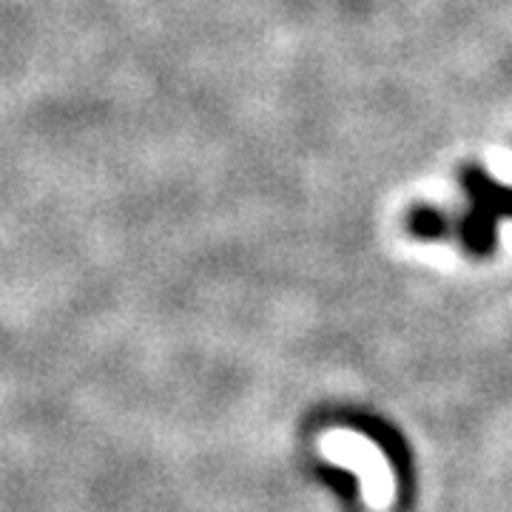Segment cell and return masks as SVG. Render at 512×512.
I'll return each mask as SVG.
<instances>
[{
  "mask_svg": "<svg viewBox=\"0 0 512 512\" xmlns=\"http://www.w3.org/2000/svg\"><path fill=\"white\" fill-rule=\"evenodd\" d=\"M461 183L470 197V211L456 225L461 245L473 256L493 254L498 220H512V188L495 183L481 165H467L461 171Z\"/></svg>",
  "mask_w": 512,
  "mask_h": 512,
  "instance_id": "1",
  "label": "cell"
},
{
  "mask_svg": "<svg viewBox=\"0 0 512 512\" xmlns=\"http://www.w3.org/2000/svg\"><path fill=\"white\" fill-rule=\"evenodd\" d=\"M407 231L416 239H444L456 231L450 217L433 205H416L407 211Z\"/></svg>",
  "mask_w": 512,
  "mask_h": 512,
  "instance_id": "2",
  "label": "cell"
}]
</instances>
